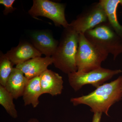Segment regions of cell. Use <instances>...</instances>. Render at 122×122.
Listing matches in <instances>:
<instances>
[{"mask_svg": "<svg viewBox=\"0 0 122 122\" xmlns=\"http://www.w3.org/2000/svg\"><path fill=\"white\" fill-rule=\"evenodd\" d=\"M122 98V76L108 83H104L86 95L72 98L71 102L73 106L87 105L91 111L105 114L109 116L111 107Z\"/></svg>", "mask_w": 122, "mask_h": 122, "instance_id": "obj_1", "label": "cell"}, {"mask_svg": "<svg viewBox=\"0 0 122 122\" xmlns=\"http://www.w3.org/2000/svg\"><path fill=\"white\" fill-rule=\"evenodd\" d=\"M79 35L69 25L65 28L56 51L51 57L55 66L68 75L77 70L76 56Z\"/></svg>", "mask_w": 122, "mask_h": 122, "instance_id": "obj_2", "label": "cell"}, {"mask_svg": "<svg viewBox=\"0 0 122 122\" xmlns=\"http://www.w3.org/2000/svg\"><path fill=\"white\" fill-rule=\"evenodd\" d=\"M109 54L88 41L84 34H79L76 56L77 72L86 73L100 68Z\"/></svg>", "mask_w": 122, "mask_h": 122, "instance_id": "obj_3", "label": "cell"}, {"mask_svg": "<svg viewBox=\"0 0 122 122\" xmlns=\"http://www.w3.org/2000/svg\"><path fill=\"white\" fill-rule=\"evenodd\" d=\"M84 35L92 43L113 55L114 59L122 53V38L108 21L87 30Z\"/></svg>", "mask_w": 122, "mask_h": 122, "instance_id": "obj_4", "label": "cell"}, {"mask_svg": "<svg viewBox=\"0 0 122 122\" xmlns=\"http://www.w3.org/2000/svg\"><path fill=\"white\" fill-rule=\"evenodd\" d=\"M122 72L120 69L112 70L101 67L86 73L77 71L71 73L68 75V81L70 86L76 92L85 85H91L97 88Z\"/></svg>", "mask_w": 122, "mask_h": 122, "instance_id": "obj_5", "label": "cell"}, {"mask_svg": "<svg viewBox=\"0 0 122 122\" xmlns=\"http://www.w3.org/2000/svg\"><path fill=\"white\" fill-rule=\"evenodd\" d=\"M65 9V6L63 4L49 0H34L28 13L34 18L39 16L47 18L56 26H62L65 29L69 25L66 18Z\"/></svg>", "mask_w": 122, "mask_h": 122, "instance_id": "obj_6", "label": "cell"}, {"mask_svg": "<svg viewBox=\"0 0 122 122\" xmlns=\"http://www.w3.org/2000/svg\"><path fill=\"white\" fill-rule=\"evenodd\" d=\"M107 21L106 13L98 2L93 4L78 15L69 26L78 34H84L87 30Z\"/></svg>", "mask_w": 122, "mask_h": 122, "instance_id": "obj_7", "label": "cell"}, {"mask_svg": "<svg viewBox=\"0 0 122 122\" xmlns=\"http://www.w3.org/2000/svg\"><path fill=\"white\" fill-rule=\"evenodd\" d=\"M53 64L51 57H38L16 66V68L21 71L29 80L39 76Z\"/></svg>", "mask_w": 122, "mask_h": 122, "instance_id": "obj_8", "label": "cell"}, {"mask_svg": "<svg viewBox=\"0 0 122 122\" xmlns=\"http://www.w3.org/2000/svg\"><path fill=\"white\" fill-rule=\"evenodd\" d=\"M11 62L16 66L38 57H41V53L33 45L27 42H20L5 54Z\"/></svg>", "mask_w": 122, "mask_h": 122, "instance_id": "obj_9", "label": "cell"}, {"mask_svg": "<svg viewBox=\"0 0 122 122\" xmlns=\"http://www.w3.org/2000/svg\"><path fill=\"white\" fill-rule=\"evenodd\" d=\"M30 38L33 45L46 57H52L59 44L47 31H36L31 34Z\"/></svg>", "mask_w": 122, "mask_h": 122, "instance_id": "obj_10", "label": "cell"}, {"mask_svg": "<svg viewBox=\"0 0 122 122\" xmlns=\"http://www.w3.org/2000/svg\"><path fill=\"white\" fill-rule=\"evenodd\" d=\"M39 77L42 94H48L55 96L61 94L63 81L62 76L48 69Z\"/></svg>", "mask_w": 122, "mask_h": 122, "instance_id": "obj_11", "label": "cell"}, {"mask_svg": "<svg viewBox=\"0 0 122 122\" xmlns=\"http://www.w3.org/2000/svg\"><path fill=\"white\" fill-rule=\"evenodd\" d=\"M29 79L21 71L14 68L5 85V89L11 94L14 99L22 96Z\"/></svg>", "mask_w": 122, "mask_h": 122, "instance_id": "obj_12", "label": "cell"}, {"mask_svg": "<svg viewBox=\"0 0 122 122\" xmlns=\"http://www.w3.org/2000/svg\"><path fill=\"white\" fill-rule=\"evenodd\" d=\"M42 95L39 76L29 79L22 95L24 105H31L34 108L37 107L39 103V97Z\"/></svg>", "mask_w": 122, "mask_h": 122, "instance_id": "obj_13", "label": "cell"}, {"mask_svg": "<svg viewBox=\"0 0 122 122\" xmlns=\"http://www.w3.org/2000/svg\"><path fill=\"white\" fill-rule=\"evenodd\" d=\"M99 2L106 13L108 22L122 38V26L118 22L117 15V8L119 5L122 6V0H100Z\"/></svg>", "mask_w": 122, "mask_h": 122, "instance_id": "obj_14", "label": "cell"}, {"mask_svg": "<svg viewBox=\"0 0 122 122\" xmlns=\"http://www.w3.org/2000/svg\"><path fill=\"white\" fill-rule=\"evenodd\" d=\"M13 97L5 89L0 85V104L7 113L13 118H17V112L13 102Z\"/></svg>", "mask_w": 122, "mask_h": 122, "instance_id": "obj_15", "label": "cell"}, {"mask_svg": "<svg viewBox=\"0 0 122 122\" xmlns=\"http://www.w3.org/2000/svg\"><path fill=\"white\" fill-rule=\"evenodd\" d=\"M14 65L8 57L1 53L0 57V85L5 87L13 69Z\"/></svg>", "mask_w": 122, "mask_h": 122, "instance_id": "obj_16", "label": "cell"}, {"mask_svg": "<svg viewBox=\"0 0 122 122\" xmlns=\"http://www.w3.org/2000/svg\"><path fill=\"white\" fill-rule=\"evenodd\" d=\"M15 0H0V4L3 5L5 7L4 14L8 15L9 13L12 12L15 10L16 8H14L13 5L15 2Z\"/></svg>", "mask_w": 122, "mask_h": 122, "instance_id": "obj_17", "label": "cell"}, {"mask_svg": "<svg viewBox=\"0 0 122 122\" xmlns=\"http://www.w3.org/2000/svg\"><path fill=\"white\" fill-rule=\"evenodd\" d=\"M102 114L98 113H94L92 122H100Z\"/></svg>", "mask_w": 122, "mask_h": 122, "instance_id": "obj_18", "label": "cell"}, {"mask_svg": "<svg viewBox=\"0 0 122 122\" xmlns=\"http://www.w3.org/2000/svg\"><path fill=\"white\" fill-rule=\"evenodd\" d=\"M28 122H39L37 119L35 118H32L30 119Z\"/></svg>", "mask_w": 122, "mask_h": 122, "instance_id": "obj_19", "label": "cell"}]
</instances>
